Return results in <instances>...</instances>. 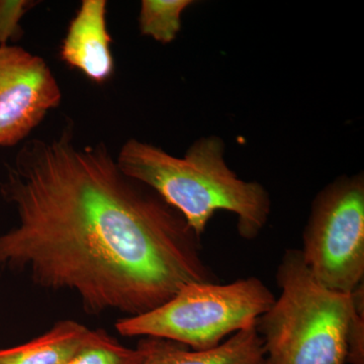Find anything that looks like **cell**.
<instances>
[{
  "instance_id": "6da1fadb",
  "label": "cell",
  "mask_w": 364,
  "mask_h": 364,
  "mask_svg": "<svg viewBox=\"0 0 364 364\" xmlns=\"http://www.w3.org/2000/svg\"><path fill=\"white\" fill-rule=\"evenodd\" d=\"M18 223L0 236V267L77 296L85 312L135 317L191 282H218L200 237L105 143L80 145L66 124L23 144L0 186Z\"/></svg>"
},
{
  "instance_id": "7a4b0ae2",
  "label": "cell",
  "mask_w": 364,
  "mask_h": 364,
  "mask_svg": "<svg viewBox=\"0 0 364 364\" xmlns=\"http://www.w3.org/2000/svg\"><path fill=\"white\" fill-rule=\"evenodd\" d=\"M226 145L220 136L198 139L183 157L132 138L116 158L127 176L153 189L202 238L218 210L232 213L237 232L255 240L267 226L272 198L263 184L239 178L227 164Z\"/></svg>"
},
{
  "instance_id": "3957f363",
  "label": "cell",
  "mask_w": 364,
  "mask_h": 364,
  "mask_svg": "<svg viewBox=\"0 0 364 364\" xmlns=\"http://www.w3.org/2000/svg\"><path fill=\"white\" fill-rule=\"evenodd\" d=\"M279 298L258 318L264 364H347L348 336L364 284L331 291L309 272L299 248H287L277 269Z\"/></svg>"
},
{
  "instance_id": "277c9868",
  "label": "cell",
  "mask_w": 364,
  "mask_h": 364,
  "mask_svg": "<svg viewBox=\"0 0 364 364\" xmlns=\"http://www.w3.org/2000/svg\"><path fill=\"white\" fill-rule=\"evenodd\" d=\"M274 301L272 289L256 277L224 284L191 282L154 310L119 318L116 329L124 337L166 339L205 350L257 324Z\"/></svg>"
},
{
  "instance_id": "5b68a950",
  "label": "cell",
  "mask_w": 364,
  "mask_h": 364,
  "mask_svg": "<svg viewBox=\"0 0 364 364\" xmlns=\"http://www.w3.org/2000/svg\"><path fill=\"white\" fill-rule=\"evenodd\" d=\"M301 258L323 287L352 294L364 284V174H342L314 198Z\"/></svg>"
},
{
  "instance_id": "8992f818",
  "label": "cell",
  "mask_w": 364,
  "mask_h": 364,
  "mask_svg": "<svg viewBox=\"0 0 364 364\" xmlns=\"http://www.w3.org/2000/svg\"><path fill=\"white\" fill-rule=\"evenodd\" d=\"M58 81L42 57L0 46V148L18 145L61 104Z\"/></svg>"
},
{
  "instance_id": "52a82bcc",
  "label": "cell",
  "mask_w": 364,
  "mask_h": 364,
  "mask_svg": "<svg viewBox=\"0 0 364 364\" xmlns=\"http://www.w3.org/2000/svg\"><path fill=\"white\" fill-rule=\"evenodd\" d=\"M107 9L105 0H83L59 50L60 58L67 66L97 85L107 82L114 69Z\"/></svg>"
},
{
  "instance_id": "ba28073f",
  "label": "cell",
  "mask_w": 364,
  "mask_h": 364,
  "mask_svg": "<svg viewBox=\"0 0 364 364\" xmlns=\"http://www.w3.org/2000/svg\"><path fill=\"white\" fill-rule=\"evenodd\" d=\"M141 364H264V349L256 325L235 333L223 343L205 350H193L176 342L146 337L136 345Z\"/></svg>"
},
{
  "instance_id": "9c48e42d",
  "label": "cell",
  "mask_w": 364,
  "mask_h": 364,
  "mask_svg": "<svg viewBox=\"0 0 364 364\" xmlns=\"http://www.w3.org/2000/svg\"><path fill=\"white\" fill-rule=\"evenodd\" d=\"M92 331L74 320L58 321L25 344L0 349V364H66Z\"/></svg>"
},
{
  "instance_id": "30bf717a",
  "label": "cell",
  "mask_w": 364,
  "mask_h": 364,
  "mask_svg": "<svg viewBox=\"0 0 364 364\" xmlns=\"http://www.w3.org/2000/svg\"><path fill=\"white\" fill-rule=\"evenodd\" d=\"M193 4V0H143L139 30L161 44H170L181 31L182 14Z\"/></svg>"
},
{
  "instance_id": "8fae6325",
  "label": "cell",
  "mask_w": 364,
  "mask_h": 364,
  "mask_svg": "<svg viewBox=\"0 0 364 364\" xmlns=\"http://www.w3.org/2000/svg\"><path fill=\"white\" fill-rule=\"evenodd\" d=\"M143 354L130 348L104 330H93L90 338L66 364H141Z\"/></svg>"
},
{
  "instance_id": "7c38bea8",
  "label": "cell",
  "mask_w": 364,
  "mask_h": 364,
  "mask_svg": "<svg viewBox=\"0 0 364 364\" xmlns=\"http://www.w3.org/2000/svg\"><path fill=\"white\" fill-rule=\"evenodd\" d=\"M36 4L28 0H0V46L11 45L21 39V18Z\"/></svg>"
},
{
  "instance_id": "4fadbf2b",
  "label": "cell",
  "mask_w": 364,
  "mask_h": 364,
  "mask_svg": "<svg viewBox=\"0 0 364 364\" xmlns=\"http://www.w3.org/2000/svg\"><path fill=\"white\" fill-rule=\"evenodd\" d=\"M347 363L364 364V293L359 296L349 331Z\"/></svg>"
}]
</instances>
